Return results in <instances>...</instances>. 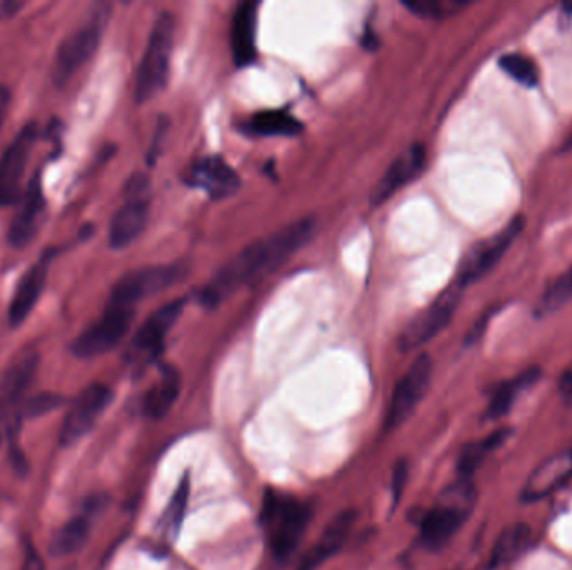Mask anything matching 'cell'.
<instances>
[{
    "label": "cell",
    "instance_id": "32",
    "mask_svg": "<svg viewBox=\"0 0 572 570\" xmlns=\"http://www.w3.org/2000/svg\"><path fill=\"white\" fill-rule=\"evenodd\" d=\"M188 498L189 476L185 475L183 476V481L179 482L178 488L174 492L166 512H164V525H166V531L173 532V535L178 534L179 529H182L186 507H188Z\"/></svg>",
    "mask_w": 572,
    "mask_h": 570
},
{
    "label": "cell",
    "instance_id": "37",
    "mask_svg": "<svg viewBox=\"0 0 572 570\" xmlns=\"http://www.w3.org/2000/svg\"><path fill=\"white\" fill-rule=\"evenodd\" d=\"M167 123H164V120L160 121L158 124L157 136H154V142L151 146V152H149V164L154 163V159L158 156V146H160L161 139H163L164 133H166Z\"/></svg>",
    "mask_w": 572,
    "mask_h": 570
},
{
    "label": "cell",
    "instance_id": "34",
    "mask_svg": "<svg viewBox=\"0 0 572 570\" xmlns=\"http://www.w3.org/2000/svg\"><path fill=\"white\" fill-rule=\"evenodd\" d=\"M407 479H409V466L406 460H399L394 467V481H391V492H394L395 506L399 504L402 497L403 487H406Z\"/></svg>",
    "mask_w": 572,
    "mask_h": 570
},
{
    "label": "cell",
    "instance_id": "40",
    "mask_svg": "<svg viewBox=\"0 0 572 570\" xmlns=\"http://www.w3.org/2000/svg\"><path fill=\"white\" fill-rule=\"evenodd\" d=\"M2 438H4V430H2V420H0V444H2Z\"/></svg>",
    "mask_w": 572,
    "mask_h": 570
},
{
    "label": "cell",
    "instance_id": "16",
    "mask_svg": "<svg viewBox=\"0 0 572 570\" xmlns=\"http://www.w3.org/2000/svg\"><path fill=\"white\" fill-rule=\"evenodd\" d=\"M425 163H427V151H425V146L419 142L409 146L402 154L397 156L370 195V202L373 207H381L391 196L397 195L400 189L406 188L413 179L421 176Z\"/></svg>",
    "mask_w": 572,
    "mask_h": 570
},
{
    "label": "cell",
    "instance_id": "11",
    "mask_svg": "<svg viewBox=\"0 0 572 570\" xmlns=\"http://www.w3.org/2000/svg\"><path fill=\"white\" fill-rule=\"evenodd\" d=\"M111 401H113V391L104 383H92L84 388L65 416L61 430V444L71 447L86 437Z\"/></svg>",
    "mask_w": 572,
    "mask_h": 570
},
{
    "label": "cell",
    "instance_id": "10",
    "mask_svg": "<svg viewBox=\"0 0 572 570\" xmlns=\"http://www.w3.org/2000/svg\"><path fill=\"white\" fill-rule=\"evenodd\" d=\"M185 307L186 298H182L154 311L130 342L126 354L127 361L130 364H145L160 357L164 348V339L178 322Z\"/></svg>",
    "mask_w": 572,
    "mask_h": 570
},
{
    "label": "cell",
    "instance_id": "22",
    "mask_svg": "<svg viewBox=\"0 0 572 570\" xmlns=\"http://www.w3.org/2000/svg\"><path fill=\"white\" fill-rule=\"evenodd\" d=\"M356 520V510H345V512L338 513V516L326 525L322 537L319 538V544L304 556L300 566H303L304 569L308 570H315L323 560L334 556V554L340 549L341 545L345 544V541H347Z\"/></svg>",
    "mask_w": 572,
    "mask_h": 570
},
{
    "label": "cell",
    "instance_id": "13",
    "mask_svg": "<svg viewBox=\"0 0 572 570\" xmlns=\"http://www.w3.org/2000/svg\"><path fill=\"white\" fill-rule=\"evenodd\" d=\"M37 136V124L27 123L0 159V208L11 207L12 202L17 201L22 177L26 173Z\"/></svg>",
    "mask_w": 572,
    "mask_h": 570
},
{
    "label": "cell",
    "instance_id": "30",
    "mask_svg": "<svg viewBox=\"0 0 572 570\" xmlns=\"http://www.w3.org/2000/svg\"><path fill=\"white\" fill-rule=\"evenodd\" d=\"M499 67L502 73L508 74L515 83L524 87H536L539 84V70L536 62L527 55L512 52L499 58Z\"/></svg>",
    "mask_w": 572,
    "mask_h": 570
},
{
    "label": "cell",
    "instance_id": "20",
    "mask_svg": "<svg viewBox=\"0 0 572 570\" xmlns=\"http://www.w3.org/2000/svg\"><path fill=\"white\" fill-rule=\"evenodd\" d=\"M258 2H244L233 15L232 52L236 67L244 70L257 62Z\"/></svg>",
    "mask_w": 572,
    "mask_h": 570
},
{
    "label": "cell",
    "instance_id": "25",
    "mask_svg": "<svg viewBox=\"0 0 572 570\" xmlns=\"http://www.w3.org/2000/svg\"><path fill=\"white\" fill-rule=\"evenodd\" d=\"M540 379V369L533 367V369L525 370L519 373L515 379L508 380V382L500 383L494 391L490 397L489 407H487V419L497 420L500 417L508 416L511 412L512 405L518 400L522 392L527 391L533 386L537 380Z\"/></svg>",
    "mask_w": 572,
    "mask_h": 570
},
{
    "label": "cell",
    "instance_id": "21",
    "mask_svg": "<svg viewBox=\"0 0 572 570\" xmlns=\"http://www.w3.org/2000/svg\"><path fill=\"white\" fill-rule=\"evenodd\" d=\"M149 199L129 198L116 211L109 226V245L114 249L127 248L145 232L149 221Z\"/></svg>",
    "mask_w": 572,
    "mask_h": 570
},
{
    "label": "cell",
    "instance_id": "23",
    "mask_svg": "<svg viewBox=\"0 0 572 570\" xmlns=\"http://www.w3.org/2000/svg\"><path fill=\"white\" fill-rule=\"evenodd\" d=\"M239 131L257 138H294L303 131V124L286 111H261L239 124Z\"/></svg>",
    "mask_w": 572,
    "mask_h": 570
},
{
    "label": "cell",
    "instance_id": "38",
    "mask_svg": "<svg viewBox=\"0 0 572 570\" xmlns=\"http://www.w3.org/2000/svg\"><path fill=\"white\" fill-rule=\"evenodd\" d=\"M22 570H46L43 566L42 557L34 549H29L27 553L26 560H24V569Z\"/></svg>",
    "mask_w": 572,
    "mask_h": 570
},
{
    "label": "cell",
    "instance_id": "7",
    "mask_svg": "<svg viewBox=\"0 0 572 570\" xmlns=\"http://www.w3.org/2000/svg\"><path fill=\"white\" fill-rule=\"evenodd\" d=\"M524 216L518 214L499 233L472 246L460 261L456 285L464 289L489 275L490 271L502 260L503 255L508 253L514 239L524 232Z\"/></svg>",
    "mask_w": 572,
    "mask_h": 570
},
{
    "label": "cell",
    "instance_id": "24",
    "mask_svg": "<svg viewBox=\"0 0 572 570\" xmlns=\"http://www.w3.org/2000/svg\"><path fill=\"white\" fill-rule=\"evenodd\" d=\"M182 392V375L174 367H164L160 380L146 392L142 412L148 419L160 420L170 413Z\"/></svg>",
    "mask_w": 572,
    "mask_h": 570
},
{
    "label": "cell",
    "instance_id": "17",
    "mask_svg": "<svg viewBox=\"0 0 572 570\" xmlns=\"http://www.w3.org/2000/svg\"><path fill=\"white\" fill-rule=\"evenodd\" d=\"M39 363V351L33 347L22 348L12 358L8 369L0 376V420H4L21 404L22 397L36 376Z\"/></svg>",
    "mask_w": 572,
    "mask_h": 570
},
{
    "label": "cell",
    "instance_id": "8",
    "mask_svg": "<svg viewBox=\"0 0 572 570\" xmlns=\"http://www.w3.org/2000/svg\"><path fill=\"white\" fill-rule=\"evenodd\" d=\"M135 317V308L108 303L98 322L74 339L71 351L77 358H96L114 350L129 332Z\"/></svg>",
    "mask_w": 572,
    "mask_h": 570
},
{
    "label": "cell",
    "instance_id": "35",
    "mask_svg": "<svg viewBox=\"0 0 572 570\" xmlns=\"http://www.w3.org/2000/svg\"><path fill=\"white\" fill-rule=\"evenodd\" d=\"M11 90L8 86L0 84V131L4 126L5 117H8L9 106H11Z\"/></svg>",
    "mask_w": 572,
    "mask_h": 570
},
{
    "label": "cell",
    "instance_id": "39",
    "mask_svg": "<svg viewBox=\"0 0 572 570\" xmlns=\"http://www.w3.org/2000/svg\"><path fill=\"white\" fill-rule=\"evenodd\" d=\"M22 8H24V2H15V0L2 2V4H0V17H12V15L17 14Z\"/></svg>",
    "mask_w": 572,
    "mask_h": 570
},
{
    "label": "cell",
    "instance_id": "12",
    "mask_svg": "<svg viewBox=\"0 0 572 570\" xmlns=\"http://www.w3.org/2000/svg\"><path fill=\"white\" fill-rule=\"evenodd\" d=\"M432 370H434V363H432V358L427 354L419 355L415 361L410 364V369L397 383L394 395H391L387 429H397L412 416L416 405L421 404L422 398L428 392V386H431L432 382Z\"/></svg>",
    "mask_w": 572,
    "mask_h": 570
},
{
    "label": "cell",
    "instance_id": "14",
    "mask_svg": "<svg viewBox=\"0 0 572 570\" xmlns=\"http://www.w3.org/2000/svg\"><path fill=\"white\" fill-rule=\"evenodd\" d=\"M189 188L201 189L211 199H226L235 195L241 185L236 171L220 156L198 159L185 174Z\"/></svg>",
    "mask_w": 572,
    "mask_h": 570
},
{
    "label": "cell",
    "instance_id": "5",
    "mask_svg": "<svg viewBox=\"0 0 572 570\" xmlns=\"http://www.w3.org/2000/svg\"><path fill=\"white\" fill-rule=\"evenodd\" d=\"M111 15V5L98 4L86 24L62 40L52 64V80L64 86L86 62L91 61L101 44L102 33Z\"/></svg>",
    "mask_w": 572,
    "mask_h": 570
},
{
    "label": "cell",
    "instance_id": "1",
    "mask_svg": "<svg viewBox=\"0 0 572 570\" xmlns=\"http://www.w3.org/2000/svg\"><path fill=\"white\" fill-rule=\"evenodd\" d=\"M315 232V220L303 218V220L282 227L269 238L251 243L228 263L223 264L210 283L201 288L198 295L201 307L213 310L244 286L272 275L290 260L298 249L304 248Z\"/></svg>",
    "mask_w": 572,
    "mask_h": 570
},
{
    "label": "cell",
    "instance_id": "31",
    "mask_svg": "<svg viewBox=\"0 0 572 570\" xmlns=\"http://www.w3.org/2000/svg\"><path fill=\"white\" fill-rule=\"evenodd\" d=\"M572 301V267L547 286L537 305V317H546Z\"/></svg>",
    "mask_w": 572,
    "mask_h": 570
},
{
    "label": "cell",
    "instance_id": "3",
    "mask_svg": "<svg viewBox=\"0 0 572 570\" xmlns=\"http://www.w3.org/2000/svg\"><path fill=\"white\" fill-rule=\"evenodd\" d=\"M174 30H176L174 15L171 12H161L152 26L145 55L139 62L135 87V99L138 104L151 101L166 87L171 59H173Z\"/></svg>",
    "mask_w": 572,
    "mask_h": 570
},
{
    "label": "cell",
    "instance_id": "27",
    "mask_svg": "<svg viewBox=\"0 0 572 570\" xmlns=\"http://www.w3.org/2000/svg\"><path fill=\"white\" fill-rule=\"evenodd\" d=\"M509 435H511V430L499 429L490 433L489 437L465 445L462 451H460L459 462H457L459 479L471 481V476L474 475L475 470L481 467V463L484 462L487 455L493 454L496 448H499L503 442L508 441Z\"/></svg>",
    "mask_w": 572,
    "mask_h": 570
},
{
    "label": "cell",
    "instance_id": "26",
    "mask_svg": "<svg viewBox=\"0 0 572 570\" xmlns=\"http://www.w3.org/2000/svg\"><path fill=\"white\" fill-rule=\"evenodd\" d=\"M531 542V528L527 523H514L500 532L499 538L494 544L493 554H490V569H499V567L511 563L512 560L518 559L525 547Z\"/></svg>",
    "mask_w": 572,
    "mask_h": 570
},
{
    "label": "cell",
    "instance_id": "9",
    "mask_svg": "<svg viewBox=\"0 0 572 570\" xmlns=\"http://www.w3.org/2000/svg\"><path fill=\"white\" fill-rule=\"evenodd\" d=\"M462 298V288L453 283L452 286L440 293V295L425 308L424 311L410 320L399 338V347L402 351H412L428 344L438 333L446 330L452 322L457 307Z\"/></svg>",
    "mask_w": 572,
    "mask_h": 570
},
{
    "label": "cell",
    "instance_id": "36",
    "mask_svg": "<svg viewBox=\"0 0 572 570\" xmlns=\"http://www.w3.org/2000/svg\"><path fill=\"white\" fill-rule=\"evenodd\" d=\"M559 392H561L562 397L572 398V363L559 379Z\"/></svg>",
    "mask_w": 572,
    "mask_h": 570
},
{
    "label": "cell",
    "instance_id": "29",
    "mask_svg": "<svg viewBox=\"0 0 572 570\" xmlns=\"http://www.w3.org/2000/svg\"><path fill=\"white\" fill-rule=\"evenodd\" d=\"M402 4L416 17L440 21V18L452 17L460 11H464L471 2H465V0H406Z\"/></svg>",
    "mask_w": 572,
    "mask_h": 570
},
{
    "label": "cell",
    "instance_id": "6",
    "mask_svg": "<svg viewBox=\"0 0 572 570\" xmlns=\"http://www.w3.org/2000/svg\"><path fill=\"white\" fill-rule=\"evenodd\" d=\"M188 275L189 264L185 261L138 268L117 280L116 285L111 289L109 305L135 308L136 303L146 300L149 296L179 285Z\"/></svg>",
    "mask_w": 572,
    "mask_h": 570
},
{
    "label": "cell",
    "instance_id": "41",
    "mask_svg": "<svg viewBox=\"0 0 572 570\" xmlns=\"http://www.w3.org/2000/svg\"><path fill=\"white\" fill-rule=\"evenodd\" d=\"M298 570H307V569H303V567H300V569H298Z\"/></svg>",
    "mask_w": 572,
    "mask_h": 570
},
{
    "label": "cell",
    "instance_id": "18",
    "mask_svg": "<svg viewBox=\"0 0 572 570\" xmlns=\"http://www.w3.org/2000/svg\"><path fill=\"white\" fill-rule=\"evenodd\" d=\"M43 213H46V196H43L42 176L37 171L36 176L30 179L27 191L22 198L21 207L12 220L11 227H9V245L15 249L26 248L27 245H30L39 232Z\"/></svg>",
    "mask_w": 572,
    "mask_h": 570
},
{
    "label": "cell",
    "instance_id": "19",
    "mask_svg": "<svg viewBox=\"0 0 572 570\" xmlns=\"http://www.w3.org/2000/svg\"><path fill=\"white\" fill-rule=\"evenodd\" d=\"M572 479V445L568 450L559 451L544 460L525 482L521 498L536 501L555 494Z\"/></svg>",
    "mask_w": 572,
    "mask_h": 570
},
{
    "label": "cell",
    "instance_id": "28",
    "mask_svg": "<svg viewBox=\"0 0 572 570\" xmlns=\"http://www.w3.org/2000/svg\"><path fill=\"white\" fill-rule=\"evenodd\" d=\"M89 529H91V525H89V520L86 517H76V519L70 520L65 525H62L55 532L51 545H49L52 556H73L74 553L83 549V545L86 544L87 537H89Z\"/></svg>",
    "mask_w": 572,
    "mask_h": 570
},
{
    "label": "cell",
    "instance_id": "15",
    "mask_svg": "<svg viewBox=\"0 0 572 570\" xmlns=\"http://www.w3.org/2000/svg\"><path fill=\"white\" fill-rule=\"evenodd\" d=\"M54 257V248L43 251L42 257L18 280L11 305H9V325L12 329H18L22 323L26 322L34 308H36L37 301L40 300V295L46 288L49 267H51V261Z\"/></svg>",
    "mask_w": 572,
    "mask_h": 570
},
{
    "label": "cell",
    "instance_id": "4",
    "mask_svg": "<svg viewBox=\"0 0 572 570\" xmlns=\"http://www.w3.org/2000/svg\"><path fill=\"white\" fill-rule=\"evenodd\" d=\"M475 498L477 492L472 482L465 479H459L456 485L447 488L422 519L421 538L424 545L428 549L444 547L471 516Z\"/></svg>",
    "mask_w": 572,
    "mask_h": 570
},
{
    "label": "cell",
    "instance_id": "33",
    "mask_svg": "<svg viewBox=\"0 0 572 570\" xmlns=\"http://www.w3.org/2000/svg\"><path fill=\"white\" fill-rule=\"evenodd\" d=\"M62 404H64V398H62L61 395L43 392V394L36 395V397L27 398V400L21 405L18 417H21V419H37V417L52 412L55 408L61 407Z\"/></svg>",
    "mask_w": 572,
    "mask_h": 570
},
{
    "label": "cell",
    "instance_id": "2",
    "mask_svg": "<svg viewBox=\"0 0 572 570\" xmlns=\"http://www.w3.org/2000/svg\"><path fill=\"white\" fill-rule=\"evenodd\" d=\"M310 517L312 510L298 498L282 492H266L260 519L276 559H288L297 550L307 532Z\"/></svg>",
    "mask_w": 572,
    "mask_h": 570
}]
</instances>
